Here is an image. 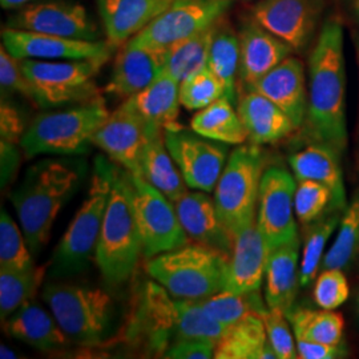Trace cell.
Returning <instances> with one entry per match:
<instances>
[{
	"mask_svg": "<svg viewBox=\"0 0 359 359\" xmlns=\"http://www.w3.org/2000/svg\"><path fill=\"white\" fill-rule=\"evenodd\" d=\"M36 0H0V4L4 10H18L27 4H31Z\"/></svg>",
	"mask_w": 359,
	"mask_h": 359,
	"instance_id": "obj_50",
	"label": "cell"
},
{
	"mask_svg": "<svg viewBox=\"0 0 359 359\" xmlns=\"http://www.w3.org/2000/svg\"><path fill=\"white\" fill-rule=\"evenodd\" d=\"M216 359H278L259 314L249 313L226 327L215 350Z\"/></svg>",
	"mask_w": 359,
	"mask_h": 359,
	"instance_id": "obj_30",
	"label": "cell"
},
{
	"mask_svg": "<svg viewBox=\"0 0 359 359\" xmlns=\"http://www.w3.org/2000/svg\"><path fill=\"white\" fill-rule=\"evenodd\" d=\"M355 313H357L359 320V293L357 294V297H355Z\"/></svg>",
	"mask_w": 359,
	"mask_h": 359,
	"instance_id": "obj_52",
	"label": "cell"
},
{
	"mask_svg": "<svg viewBox=\"0 0 359 359\" xmlns=\"http://www.w3.org/2000/svg\"><path fill=\"white\" fill-rule=\"evenodd\" d=\"M0 86L1 95L20 93L34 102V90L28 81L19 59H16L1 44L0 48Z\"/></svg>",
	"mask_w": 359,
	"mask_h": 359,
	"instance_id": "obj_45",
	"label": "cell"
},
{
	"mask_svg": "<svg viewBox=\"0 0 359 359\" xmlns=\"http://www.w3.org/2000/svg\"><path fill=\"white\" fill-rule=\"evenodd\" d=\"M350 287L342 269H323L316 278L313 297L321 309L337 310L348 298Z\"/></svg>",
	"mask_w": 359,
	"mask_h": 359,
	"instance_id": "obj_43",
	"label": "cell"
},
{
	"mask_svg": "<svg viewBox=\"0 0 359 359\" xmlns=\"http://www.w3.org/2000/svg\"><path fill=\"white\" fill-rule=\"evenodd\" d=\"M215 25L204 31L182 39L163 51L164 72L179 83L208 67L209 50Z\"/></svg>",
	"mask_w": 359,
	"mask_h": 359,
	"instance_id": "obj_35",
	"label": "cell"
},
{
	"mask_svg": "<svg viewBox=\"0 0 359 359\" xmlns=\"http://www.w3.org/2000/svg\"><path fill=\"white\" fill-rule=\"evenodd\" d=\"M280 107L295 128H299L308 114V90L305 69L299 59L289 56L250 88Z\"/></svg>",
	"mask_w": 359,
	"mask_h": 359,
	"instance_id": "obj_21",
	"label": "cell"
},
{
	"mask_svg": "<svg viewBox=\"0 0 359 359\" xmlns=\"http://www.w3.org/2000/svg\"><path fill=\"white\" fill-rule=\"evenodd\" d=\"M44 269H0V317L6 321L18 309L29 302L43 280Z\"/></svg>",
	"mask_w": 359,
	"mask_h": 359,
	"instance_id": "obj_37",
	"label": "cell"
},
{
	"mask_svg": "<svg viewBox=\"0 0 359 359\" xmlns=\"http://www.w3.org/2000/svg\"><path fill=\"white\" fill-rule=\"evenodd\" d=\"M3 46L19 60H105L115 50L102 40L63 38L6 27L1 31Z\"/></svg>",
	"mask_w": 359,
	"mask_h": 359,
	"instance_id": "obj_15",
	"label": "cell"
},
{
	"mask_svg": "<svg viewBox=\"0 0 359 359\" xmlns=\"http://www.w3.org/2000/svg\"><path fill=\"white\" fill-rule=\"evenodd\" d=\"M341 151L326 142H314L289 157L297 181L313 180L326 185L333 193L334 210H345L347 205Z\"/></svg>",
	"mask_w": 359,
	"mask_h": 359,
	"instance_id": "obj_25",
	"label": "cell"
},
{
	"mask_svg": "<svg viewBox=\"0 0 359 359\" xmlns=\"http://www.w3.org/2000/svg\"><path fill=\"white\" fill-rule=\"evenodd\" d=\"M339 212L341 210H333V213L317 219L314 225L309 226L299 264V283L304 287L314 281L318 270L321 269L326 244L341 221Z\"/></svg>",
	"mask_w": 359,
	"mask_h": 359,
	"instance_id": "obj_38",
	"label": "cell"
},
{
	"mask_svg": "<svg viewBox=\"0 0 359 359\" xmlns=\"http://www.w3.org/2000/svg\"><path fill=\"white\" fill-rule=\"evenodd\" d=\"M173 205L180 224L191 241L212 248L228 258L231 257L234 236L218 216L215 198H210L203 191H187Z\"/></svg>",
	"mask_w": 359,
	"mask_h": 359,
	"instance_id": "obj_20",
	"label": "cell"
},
{
	"mask_svg": "<svg viewBox=\"0 0 359 359\" xmlns=\"http://www.w3.org/2000/svg\"><path fill=\"white\" fill-rule=\"evenodd\" d=\"M359 255V194L347 204L333 245L325 253L321 269H346Z\"/></svg>",
	"mask_w": 359,
	"mask_h": 359,
	"instance_id": "obj_36",
	"label": "cell"
},
{
	"mask_svg": "<svg viewBox=\"0 0 359 359\" xmlns=\"http://www.w3.org/2000/svg\"><path fill=\"white\" fill-rule=\"evenodd\" d=\"M142 256V237L132 205L129 173L114 165L112 188L95 259L104 280L120 285L132 276Z\"/></svg>",
	"mask_w": 359,
	"mask_h": 359,
	"instance_id": "obj_4",
	"label": "cell"
},
{
	"mask_svg": "<svg viewBox=\"0 0 359 359\" xmlns=\"http://www.w3.org/2000/svg\"><path fill=\"white\" fill-rule=\"evenodd\" d=\"M295 180L283 167H269L264 170L256 221L270 252L298 240L294 210Z\"/></svg>",
	"mask_w": 359,
	"mask_h": 359,
	"instance_id": "obj_14",
	"label": "cell"
},
{
	"mask_svg": "<svg viewBox=\"0 0 359 359\" xmlns=\"http://www.w3.org/2000/svg\"><path fill=\"white\" fill-rule=\"evenodd\" d=\"M7 27L63 38L99 40L97 26L86 7L76 1L52 0L31 3L10 16Z\"/></svg>",
	"mask_w": 359,
	"mask_h": 359,
	"instance_id": "obj_16",
	"label": "cell"
},
{
	"mask_svg": "<svg viewBox=\"0 0 359 359\" xmlns=\"http://www.w3.org/2000/svg\"><path fill=\"white\" fill-rule=\"evenodd\" d=\"M124 103L151 124L167 128L177 123L180 105V83L163 72L145 90L126 99Z\"/></svg>",
	"mask_w": 359,
	"mask_h": 359,
	"instance_id": "obj_31",
	"label": "cell"
},
{
	"mask_svg": "<svg viewBox=\"0 0 359 359\" xmlns=\"http://www.w3.org/2000/svg\"><path fill=\"white\" fill-rule=\"evenodd\" d=\"M231 4L233 0H173L164 13L127 43L164 51L180 40L216 25Z\"/></svg>",
	"mask_w": 359,
	"mask_h": 359,
	"instance_id": "obj_12",
	"label": "cell"
},
{
	"mask_svg": "<svg viewBox=\"0 0 359 359\" xmlns=\"http://www.w3.org/2000/svg\"><path fill=\"white\" fill-rule=\"evenodd\" d=\"M43 299L69 341L95 346L109 326L111 298L102 289L67 283H48Z\"/></svg>",
	"mask_w": 359,
	"mask_h": 359,
	"instance_id": "obj_8",
	"label": "cell"
},
{
	"mask_svg": "<svg viewBox=\"0 0 359 359\" xmlns=\"http://www.w3.org/2000/svg\"><path fill=\"white\" fill-rule=\"evenodd\" d=\"M268 341L278 359L298 358L297 342L289 326V318L281 309L268 308L262 314Z\"/></svg>",
	"mask_w": 359,
	"mask_h": 359,
	"instance_id": "obj_44",
	"label": "cell"
},
{
	"mask_svg": "<svg viewBox=\"0 0 359 359\" xmlns=\"http://www.w3.org/2000/svg\"><path fill=\"white\" fill-rule=\"evenodd\" d=\"M32 253L27 245L25 233L8 212L1 209L0 216V269H34Z\"/></svg>",
	"mask_w": 359,
	"mask_h": 359,
	"instance_id": "obj_40",
	"label": "cell"
},
{
	"mask_svg": "<svg viewBox=\"0 0 359 359\" xmlns=\"http://www.w3.org/2000/svg\"><path fill=\"white\" fill-rule=\"evenodd\" d=\"M108 116L109 112L102 96L68 109L41 114L26 129L20 145L28 158L41 154H86L93 135Z\"/></svg>",
	"mask_w": 359,
	"mask_h": 359,
	"instance_id": "obj_6",
	"label": "cell"
},
{
	"mask_svg": "<svg viewBox=\"0 0 359 359\" xmlns=\"http://www.w3.org/2000/svg\"><path fill=\"white\" fill-rule=\"evenodd\" d=\"M238 39L240 80L245 90H250L293 51L289 44L258 25L255 19L245 23L238 32Z\"/></svg>",
	"mask_w": 359,
	"mask_h": 359,
	"instance_id": "obj_22",
	"label": "cell"
},
{
	"mask_svg": "<svg viewBox=\"0 0 359 359\" xmlns=\"http://www.w3.org/2000/svg\"><path fill=\"white\" fill-rule=\"evenodd\" d=\"M191 128L206 139L226 145H243L248 140L238 111L225 96L193 116Z\"/></svg>",
	"mask_w": 359,
	"mask_h": 359,
	"instance_id": "obj_33",
	"label": "cell"
},
{
	"mask_svg": "<svg viewBox=\"0 0 359 359\" xmlns=\"http://www.w3.org/2000/svg\"><path fill=\"white\" fill-rule=\"evenodd\" d=\"M164 137L185 184L196 191L213 192L228 161L226 144L206 139L179 123L164 129Z\"/></svg>",
	"mask_w": 359,
	"mask_h": 359,
	"instance_id": "obj_13",
	"label": "cell"
},
{
	"mask_svg": "<svg viewBox=\"0 0 359 359\" xmlns=\"http://www.w3.org/2000/svg\"><path fill=\"white\" fill-rule=\"evenodd\" d=\"M140 176L152 184L172 203L187 192V184L168 151L164 128L149 123L148 136L140 157Z\"/></svg>",
	"mask_w": 359,
	"mask_h": 359,
	"instance_id": "obj_27",
	"label": "cell"
},
{
	"mask_svg": "<svg viewBox=\"0 0 359 359\" xmlns=\"http://www.w3.org/2000/svg\"><path fill=\"white\" fill-rule=\"evenodd\" d=\"M173 0H97L107 41L126 44L164 13Z\"/></svg>",
	"mask_w": 359,
	"mask_h": 359,
	"instance_id": "obj_24",
	"label": "cell"
},
{
	"mask_svg": "<svg viewBox=\"0 0 359 359\" xmlns=\"http://www.w3.org/2000/svg\"><path fill=\"white\" fill-rule=\"evenodd\" d=\"M208 68L224 86L225 97L237 104V77H240V39L225 16L213 28Z\"/></svg>",
	"mask_w": 359,
	"mask_h": 359,
	"instance_id": "obj_32",
	"label": "cell"
},
{
	"mask_svg": "<svg viewBox=\"0 0 359 359\" xmlns=\"http://www.w3.org/2000/svg\"><path fill=\"white\" fill-rule=\"evenodd\" d=\"M148 128L149 123L123 103L96 130L92 144L127 172L140 176V157Z\"/></svg>",
	"mask_w": 359,
	"mask_h": 359,
	"instance_id": "obj_18",
	"label": "cell"
},
{
	"mask_svg": "<svg viewBox=\"0 0 359 359\" xmlns=\"http://www.w3.org/2000/svg\"><path fill=\"white\" fill-rule=\"evenodd\" d=\"M0 357L3 359L18 358L16 353L13 351V350H10L8 347L4 346V345H1V346H0Z\"/></svg>",
	"mask_w": 359,
	"mask_h": 359,
	"instance_id": "obj_51",
	"label": "cell"
},
{
	"mask_svg": "<svg viewBox=\"0 0 359 359\" xmlns=\"http://www.w3.org/2000/svg\"><path fill=\"white\" fill-rule=\"evenodd\" d=\"M163 72V51L126 43L116 55L114 69L105 86V92L116 97L128 99L145 90Z\"/></svg>",
	"mask_w": 359,
	"mask_h": 359,
	"instance_id": "obj_23",
	"label": "cell"
},
{
	"mask_svg": "<svg viewBox=\"0 0 359 359\" xmlns=\"http://www.w3.org/2000/svg\"><path fill=\"white\" fill-rule=\"evenodd\" d=\"M299 283V238L270 252L265 270V301L268 308L287 313L294 305Z\"/></svg>",
	"mask_w": 359,
	"mask_h": 359,
	"instance_id": "obj_28",
	"label": "cell"
},
{
	"mask_svg": "<svg viewBox=\"0 0 359 359\" xmlns=\"http://www.w3.org/2000/svg\"><path fill=\"white\" fill-rule=\"evenodd\" d=\"M345 92L344 27L338 19H329L323 23L309 59L305 121L314 142L330 144L341 152L347 147Z\"/></svg>",
	"mask_w": 359,
	"mask_h": 359,
	"instance_id": "obj_1",
	"label": "cell"
},
{
	"mask_svg": "<svg viewBox=\"0 0 359 359\" xmlns=\"http://www.w3.org/2000/svg\"><path fill=\"white\" fill-rule=\"evenodd\" d=\"M216 345L206 339H185L169 347L163 354L168 359H210L215 358Z\"/></svg>",
	"mask_w": 359,
	"mask_h": 359,
	"instance_id": "obj_46",
	"label": "cell"
},
{
	"mask_svg": "<svg viewBox=\"0 0 359 359\" xmlns=\"http://www.w3.org/2000/svg\"><path fill=\"white\" fill-rule=\"evenodd\" d=\"M321 10L322 0H261L253 19L298 51L313 38Z\"/></svg>",
	"mask_w": 359,
	"mask_h": 359,
	"instance_id": "obj_17",
	"label": "cell"
},
{
	"mask_svg": "<svg viewBox=\"0 0 359 359\" xmlns=\"http://www.w3.org/2000/svg\"><path fill=\"white\" fill-rule=\"evenodd\" d=\"M237 111L248 139L256 145L280 142L297 129L280 107L255 90H245L237 102Z\"/></svg>",
	"mask_w": 359,
	"mask_h": 359,
	"instance_id": "obj_26",
	"label": "cell"
},
{
	"mask_svg": "<svg viewBox=\"0 0 359 359\" xmlns=\"http://www.w3.org/2000/svg\"><path fill=\"white\" fill-rule=\"evenodd\" d=\"M270 250L255 219L246 228L234 234L224 290L234 294L259 292L265 280V270Z\"/></svg>",
	"mask_w": 359,
	"mask_h": 359,
	"instance_id": "obj_19",
	"label": "cell"
},
{
	"mask_svg": "<svg viewBox=\"0 0 359 359\" xmlns=\"http://www.w3.org/2000/svg\"><path fill=\"white\" fill-rule=\"evenodd\" d=\"M286 317L292 323L295 339H306L325 345H341L344 339L345 320L334 310L290 309Z\"/></svg>",
	"mask_w": 359,
	"mask_h": 359,
	"instance_id": "obj_34",
	"label": "cell"
},
{
	"mask_svg": "<svg viewBox=\"0 0 359 359\" xmlns=\"http://www.w3.org/2000/svg\"><path fill=\"white\" fill-rule=\"evenodd\" d=\"M357 47H358V57H359V40L357 41Z\"/></svg>",
	"mask_w": 359,
	"mask_h": 359,
	"instance_id": "obj_54",
	"label": "cell"
},
{
	"mask_svg": "<svg viewBox=\"0 0 359 359\" xmlns=\"http://www.w3.org/2000/svg\"><path fill=\"white\" fill-rule=\"evenodd\" d=\"M200 305L216 321L226 327L243 320L249 313L262 314L268 310L266 301L262 299L259 292L249 294H234L221 290L215 295L200 301Z\"/></svg>",
	"mask_w": 359,
	"mask_h": 359,
	"instance_id": "obj_39",
	"label": "cell"
},
{
	"mask_svg": "<svg viewBox=\"0 0 359 359\" xmlns=\"http://www.w3.org/2000/svg\"><path fill=\"white\" fill-rule=\"evenodd\" d=\"M229 258L189 241L148 258L147 273L175 298L200 302L224 290Z\"/></svg>",
	"mask_w": 359,
	"mask_h": 359,
	"instance_id": "obj_5",
	"label": "cell"
},
{
	"mask_svg": "<svg viewBox=\"0 0 359 359\" xmlns=\"http://www.w3.org/2000/svg\"><path fill=\"white\" fill-rule=\"evenodd\" d=\"M264 167V154L256 144L241 145L228 157L215 189V204L233 236L256 219Z\"/></svg>",
	"mask_w": 359,
	"mask_h": 359,
	"instance_id": "obj_9",
	"label": "cell"
},
{
	"mask_svg": "<svg viewBox=\"0 0 359 359\" xmlns=\"http://www.w3.org/2000/svg\"><path fill=\"white\" fill-rule=\"evenodd\" d=\"M329 208L333 209V193L326 185L313 180L297 182L294 210L301 224L308 225L320 219Z\"/></svg>",
	"mask_w": 359,
	"mask_h": 359,
	"instance_id": "obj_42",
	"label": "cell"
},
{
	"mask_svg": "<svg viewBox=\"0 0 359 359\" xmlns=\"http://www.w3.org/2000/svg\"><path fill=\"white\" fill-rule=\"evenodd\" d=\"M222 96L224 86L208 67L180 83V102L189 111H201Z\"/></svg>",
	"mask_w": 359,
	"mask_h": 359,
	"instance_id": "obj_41",
	"label": "cell"
},
{
	"mask_svg": "<svg viewBox=\"0 0 359 359\" xmlns=\"http://www.w3.org/2000/svg\"><path fill=\"white\" fill-rule=\"evenodd\" d=\"M355 13H357L359 19V0H355Z\"/></svg>",
	"mask_w": 359,
	"mask_h": 359,
	"instance_id": "obj_53",
	"label": "cell"
},
{
	"mask_svg": "<svg viewBox=\"0 0 359 359\" xmlns=\"http://www.w3.org/2000/svg\"><path fill=\"white\" fill-rule=\"evenodd\" d=\"M225 330L226 326L213 320L200 302L175 298L160 283H148L129 334L144 339V345L152 353L164 354L169 347L185 339L217 344Z\"/></svg>",
	"mask_w": 359,
	"mask_h": 359,
	"instance_id": "obj_3",
	"label": "cell"
},
{
	"mask_svg": "<svg viewBox=\"0 0 359 359\" xmlns=\"http://www.w3.org/2000/svg\"><path fill=\"white\" fill-rule=\"evenodd\" d=\"M129 182L142 256L152 258L188 244L191 240L180 224L173 203L139 175L129 173Z\"/></svg>",
	"mask_w": 359,
	"mask_h": 359,
	"instance_id": "obj_11",
	"label": "cell"
},
{
	"mask_svg": "<svg viewBox=\"0 0 359 359\" xmlns=\"http://www.w3.org/2000/svg\"><path fill=\"white\" fill-rule=\"evenodd\" d=\"M297 354L301 359H337L345 358L347 355L346 347L341 345H325L318 342H310L306 339H295Z\"/></svg>",
	"mask_w": 359,
	"mask_h": 359,
	"instance_id": "obj_47",
	"label": "cell"
},
{
	"mask_svg": "<svg viewBox=\"0 0 359 359\" xmlns=\"http://www.w3.org/2000/svg\"><path fill=\"white\" fill-rule=\"evenodd\" d=\"M112 167L104 157L96 158L87 197L68 225L52 257L53 277L79 274L88 266L90 257L96 253L112 188Z\"/></svg>",
	"mask_w": 359,
	"mask_h": 359,
	"instance_id": "obj_7",
	"label": "cell"
},
{
	"mask_svg": "<svg viewBox=\"0 0 359 359\" xmlns=\"http://www.w3.org/2000/svg\"><path fill=\"white\" fill-rule=\"evenodd\" d=\"M19 163V152L13 142H1V184L3 187L11 179Z\"/></svg>",
	"mask_w": 359,
	"mask_h": 359,
	"instance_id": "obj_49",
	"label": "cell"
},
{
	"mask_svg": "<svg viewBox=\"0 0 359 359\" xmlns=\"http://www.w3.org/2000/svg\"><path fill=\"white\" fill-rule=\"evenodd\" d=\"M34 90V103L43 108L81 104L100 96L96 76L105 60H20Z\"/></svg>",
	"mask_w": 359,
	"mask_h": 359,
	"instance_id": "obj_10",
	"label": "cell"
},
{
	"mask_svg": "<svg viewBox=\"0 0 359 359\" xmlns=\"http://www.w3.org/2000/svg\"><path fill=\"white\" fill-rule=\"evenodd\" d=\"M83 170L65 158H48L28 168L25 179L10 194L32 256L50 241L53 222L76 192Z\"/></svg>",
	"mask_w": 359,
	"mask_h": 359,
	"instance_id": "obj_2",
	"label": "cell"
},
{
	"mask_svg": "<svg viewBox=\"0 0 359 359\" xmlns=\"http://www.w3.org/2000/svg\"><path fill=\"white\" fill-rule=\"evenodd\" d=\"M4 322V329L13 339L25 342L40 351H52L65 346L68 337L53 316L38 304L27 302Z\"/></svg>",
	"mask_w": 359,
	"mask_h": 359,
	"instance_id": "obj_29",
	"label": "cell"
},
{
	"mask_svg": "<svg viewBox=\"0 0 359 359\" xmlns=\"http://www.w3.org/2000/svg\"><path fill=\"white\" fill-rule=\"evenodd\" d=\"M22 118L18 111L8 104L1 103V142H13L23 137Z\"/></svg>",
	"mask_w": 359,
	"mask_h": 359,
	"instance_id": "obj_48",
	"label": "cell"
}]
</instances>
